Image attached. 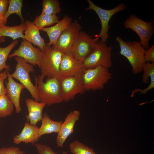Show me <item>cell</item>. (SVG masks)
<instances>
[{
	"label": "cell",
	"mask_w": 154,
	"mask_h": 154,
	"mask_svg": "<svg viewBox=\"0 0 154 154\" xmlns=\"http://www.w3.org/2000/svg\"><path fill=\"white\" fill-rule=\"evenodd\" d=\"M9 0H0V15L4 17L7 10Z\"/></svg>",
	"instance_id": "obj_33"
},
{
	"label": "cell",
	"mask_w": 154,
	"mask_h": 154,
	"mask_svg": "<svg viewBox=\"0 0 154 154\" xmlns=\"http://www.w3.org/2000/svg\"><path fill=\"white\" fill-rule=\"evenodd\" d=\"M145 62H151L154 63V45L148 50H145Z\"/></svg>",
	"instance_id": "obj_32"
},
{
	"label": "cell",
	"mask_w": 154,
	"mask_h": 154,
	"mask_svg": "<svg viewBox=\"0 0 154 154\" xmlns=\"http://www.w3.org/2000/svg\"><path fill=\"white\" fill-rule=\"evenodd\" d=\"M85 70L83 62L75 59L71 54L63 55L60 67V77L82 75Z\"/></svg>",
	"instance_id": "obj_14"
},
{
	"label": "cell",
	"mask_w": 154,
	"mask_h": 154,
	"mask_svg": "<svg viewBox=\"0 0 154 154\" xmlns=\"http://www.w3.org/2000/svg\"><path fill=\"white\" fill-rule=\"evenodd\" d=\"M87 1L89 5L85 10H92L95 11L99 17L101 23L100 32L93 40L94 41H98L100 38V42L106 43L109 37L108 31L110 26L109 25V23L110 19L115 13L125 10L126 8L125 4L121 3L112 9L107 10L97 6L90 0Z\"/></svg>",
	"instance_id": "obj_7"
},
{
	"label": "cell",
	"mask_w": 154,
	"mask_h": 154,
	"mask_svg": "<svg viewBox=\"0 0 154 154\" xmlns=\"http://www.w3.org/2000/svg\"><path fill=\"white\" fill-rule=\"evenodd\" d=\"M42 6V14L56 15L61 11L60 2L58 0H43Z\"/></svg>",
	"instance_id": "obj_24"
},
{
	"label": "cell",
	"mask_w": 154,
	"mask_h": 154,
	"mask_svg": "<svg viewBox=\"0 0 154 154\" xmlns=\"http://www.w3.org/2000/svg\"><path fill=\"white\" fill-rule=\"evenodd\" d=\"M26 28V24L24 23L14 26L4 25L0 27V37H8L12 38L14 41L19 38L24 39V35L23 33Z\"/></svg>",
	"instance_id": "obj_21"
},
{
	"label": "cell",
	"mask_w": 154,
	"mask_h": 154,
	"mask_svg": "<svg viewBox=\"0 0 154 154\" xmlns=\"http://www.w3.org/2000/svg\"><path fill=\"white\" fill-rule=\"evenodd\" d=\"M14 106L5 94L0 96V118L11 115L14 110Z\"/></svg>",
	"instance_id": "obj_23"
},
{
	"label": "cell",
	"mask_w": 154,
	"mask_h": 154,
	"mask_svg": "<svg viewBox=\"0 0 154 154\" xmlns=\"http://www.w3.org/2000/svg\"><path fill=\"white\" fill-rule=\"evenodd\" d=\"M8 75L6 70H4L2 72H0V96L5 94L6 92L5 88L4 85V81L7 78Z\"/></svg>",
	"instance_id": "obj_31"
},
{
	"label": "cell",
	"mask_w": 154,
	"mask_h": 154,
	"mask_svg": "<svg viewBox=\"0 0 154 154\" xmlns=\"http://www.w3.org/2000/svg\"><path fill=\"white\" fill-rule=\"evenodd\" d=\"M25 102L28 112L26 116L27 121L32 125H36L42 119V112L46 104L29 98L26 99Z\"/></svg>",
	"instance_id": "obj_18"
},
{
	"label": "cell",
	"mask_w": 154,
	"mask_h": 154,
	"mask_svg": "<svg viewBox=\"0 0 154 154\" xmlns=\"http://www.w3.org/2000/svg\"><path fill=\"white\" fill-rule=\"evenodd\" d=\"M113 47L106 43L98 42L96 45L83 62L85 69L101 66L109 68L112 66Z\"/></svg>",
	"instance_id": "obj_6"
},
{
	"label": "cell",
	"mask_w": 154,
	"mask_h": 154,
	"mask_svg": "<svg viewBox=\"0 0 154 154\" xmlns=\"http://www.w3.org/2000/svg\"><path fill=\"white\" fill-rule=\"evenodd\" d=\"M15 58L17 64L14 72L11 74V76L20 81V83L29 91L35 101L40 102L36 86L33 84L29 76L30 73L33 72L35 70L33 66L21 57L15 56Z\"/></svg>",
	"instance_id": "obj_8"
},
{
	"label": "cell",
	"mask_w": 154,
	"mask_h": 154,
	"mask_svg": "<svg viewBox=\"0 0 154 154\" xmlns=\"http://www.w3.org/2000/svg\"><path fill=\"white\" fill-rule=\"evenodd\" d=\"M80 115V112L77 110L72 111L67 115L56 137V143L58 147H62L67 138L74 132L75 124L79 119Z\"/></svg>",
	"instance_id": "obj_13"
},
{
	"label": "cell",
	"mask_w": 154,
	"mask_h": 154,
	"mask_svg": "<svg viewBox=\"0 0 154 154\" xmlns=\"http://www.w3.org/2000/svg\"><path fill=\"white\" fill-rule=\"evenodd\" d=\"M82 28L78 21L75 20L62 32L52 47L63 54H71L73 46Z\"/></svg>",
	"instance_id": "obj_9"
},
{
	"label": "cell",
	"mask_w": 154,
	"mask_h": 154,
	"mask_svg": "<svg viewBox=\"0 0 154 154\" xmlns=\"http://www.w3.org/2000/svg\"><path fill=\"white\" fill-rule=\"evenodd\" d=\"M108 68L99 66L86 69L82 75L85 91H96L104 89L112 77Z\"/></svg>",
	"instance_id": "obj_4"
},
{
	"label": "cell",
	"mask_w": 154,
	"mask_h": 154,
	"mask_svg": "<svg viewBox=\"0 0 154 154\" xmlns=\"http://www.w3.org/2000/svg\"><path fill=\"white\" fill-rule=\"evenodd\" d=\"M82 75L59 78L64 101L68 102L72 100L77 94H83L86 91L84 87Z\"/></svg>",
	"instance_id": "obj_11"
},
{
	"label": "cell",
	"mask_w": 154,
	"mask_h": 154,
	"mask_svg": "<svg viewBox=\"0 0 154 154\" xmlns=\"http://www.w3.org/2000/svg\"><path fill=\"white\" fill-rule=\"evenodd\" d=\"M143 70V74L142 80L143 83L147 84L149 82V77L151 78V81H154V63H150L147 62L144 64Z\"/></svg>",
	"instance_id": "obj_28"
},
{
	"label": "cell",
	"mask_w": 154,
	"mask_h": 154,
	"mask_svg": "<svg viewBox=\"0 0 154 154\" xmlns=\"http://www.w3.org/2000/svg\"><path fill=\"white\" fill-rule=\"evenodd\" d=\"M23 6V1L22 0H9L8 8L4 16V17L7 20L11 15L16 14L20 18L22 23H24L22 13Z\"/></svg>",
	"instance_id": "obj_26"
},
{
	"label": "cell",
	"mask_w": 154,
	"mask_h": 154,
	"mask_svg": "<svg viewBox=\"0 0 154 154\" xmlns=\"http://www.w3.org/2000/svg\"><path fill=\"white\" fill-rule=\"evenodd\" d=\"M25 23L26 28L24 32V39L37 46L41 50H43L46 44L40 35V30L30 21L26 20Z\"/></svg>",
	"instance_id": "obj_19"
},
{
	"label": "cell",
	"mask_w": 154,
	"mask_h": 154,
	"mask_svg": "<svg viewBox=\"0 0 154 154\" xmlns=\"http://www.w3.org/2000/svg\"><path fill=\"white\" fill-rule=\"evenodd\" d=\"M63 122L62 121H57L52 120L46 112L44 113L41 120V125L38 131L39 137L40 138L44 135L53 133H58Z\"/></svg>",
	"instance_id": "obj_20"
},
{
	"label": "cell",
	"mask_w": 154,
	"mask_h": 154,
	"mask_svg": "<svg viewBox=\"0 0 154 154\" xmlns=\"http://www.w3.org/2000/svg\"><path fill=\"white\" fill-rule=\"evenodd\" d=\"M72 22V18L65 15L54 25L41 29L40 30L46 33L49 37V41L46 44L49 46H54L61 34L69 27Z\"/></svg>",
	"instance_id": "obj_16"
},
{
	"label": "cell",
	"mask_w": 154,
	"mask_h": 154,
	"mask_svg": "<svg viewBox=\"0 0 154 154\" xmlns=\"http://www.w3.org/2000/svg\"><path fill=\"white\" fill-rule=\"evenodd\" d=\"M0 154H25L20 148L13 146L0 148Z\"/></svg>",
	"instance_id": "obj_30"
},
{
	"label": "cell",
	"mask_w": 154,
	"mask_h": 154,
	"mask_svg": "<svg viewBox=\"0 0 154 154\" xmlns=\"http://www.w3.org/2000/svg\"><path fill=\"white\" fill-rule=\"evenodd\" d=\"M126 29H130L139 36L140 42L145 50L150 48L149 41L154 33V20L145 21L134 14H131L123 23Z\"/></svg>",
	"instance_id": "obj_5"
},
{
	"label": "cell",
	"mask_w": 154,
	"mask_h": 154,
	"mask_svg": "<svg viewBox=\"0 0 154 154\" xmlns=\"http://www.w3.org/2000/svg\"><path fill=\"white\" fill-rule=\"evenodd\" d=\"M34 145L36 147L37 154H59L54 152L49 146L39 143H35Z\"/></svg>",
	"instance_id": "obj_29"
},
{
	"label": "cell",
	"mask_w": 154,
	"mask_h": 154,
	"mask_svg": "<svg viewBox=\"0 0 154 154\" xmlns=\"http://www.w3.org/2000/svg\"><path fill=\"white\" fill-rule=\"evenodd\" d=\"M63 53L46 44L41 54L40 76L43 78L60 77V67Z\"/></svg>",
	"instance_id": "obj_3"
},
{
	"label": "cell",
	"mask_w": 154,
	"mask_h": 154,
	"mask_svg": "<svg viewBox=\"0 0 154 154\" xmlns=\"http://www.w3.org/2000/svg\"><path fill=\"white\" fill-rule=\"evenodd\" d=\"M39 129L36 125H32L28 122H25L21 132L13 137V143L16 145L21 142L34 144L40 138L38 135Z\"/></svg>",
	"instance_id": "obj_17"
},
{
	"label": "cell",
	"mask_w": 154,
	"mask_h": 154,
	"mask_svg": "<svg viewBox=\"0 0 154 154\" xmlns=\"http://www.w3.org/2000/svg\"><path fill=\"white\" fill-rule=\"evenodd\" d=\"M98 42L94 41L91 35L80 31L73 47L72 56L76 60L83 62Z\"/></svg>",
	"instance_id": "obj_10"
},
{
	"label": "cell",
	"mask_w": 154,
	"mask_h": 154,
	"mask_svg": "<svg viewBox=\"0 0 154 154\" xmlns=\"http://www.w3.org/2000/svg\"><path fill=\"white\" fill-rule=\"evenodd\" d=\"M120 48V54L128 60L132 67L133 74H136L143 71L146 62L145 58V50L140 41H126L119 37L116 38Z\"/></svg>",
	"instance_id": "obj_2"
},
{
	"label": "cell",
	"mask_w": 154,
	"mask_h": 154,
	"mask_svg": "<svg viewBox=\"0 0 154 154\" xmlns=\"http://www.w3.org/2000/svg\"><path fill=\"white\" fill-rule=\"evenodd\" d=\"M23 40L19 48L9 55L8 57H19L28 63L32 65H37L39 67L42 50L38 47H34L25 39Z\"/></svg>",
	"instance_id": "obj_12"
},
{
	"label": "cell",
	"mask_w": 154,
	"mask_h": 154,
	"mask_svg": "<svg viewBox=\"0 0 154 154\" xmlns=\"http://www.w3.org/2000/svg\"><path fill=\"white\" fill-rule=\"evenodd\" d=\"M59 18L57 15L41 13L36 17L33 22L40 30L46 27L50 26L57 23L59 21Z\"/></svg>",
	"instance_id": "obj_22"
},
{
	"label": "cell",
	"mask_w": 154,
	"mask_h": 154,
	"mask_svg": "<svg viewBox=\"0 0 154 154\" xmlns=\"http://www.w3.org/2000/svg\"><path fill=\"white\" fill-rule=\"evenodd\" d=\"M62 154H68L66 152L62 151Z\"/></svg>",
	"instance_id": "obj_35"
},
{
	"label": "cell",
	"mask_w": 154,
	"mask_h": 154,
	"mask_svg": "<svg viewBox=\"0 0 154 154\" xmlns=\"http://www.w3.org/2000/svg\"><path fill=\"white\" fill-rule=\"evenodd\" d=\"M7 71L8 80L5 82L6 94L13 104L16 113L19 114L22 111L20 104L21 94L25 88L22 84L15 81L9 71Z\"/></svg>",
	"instance_id": "obj_15"
},
{
	"label": "cell",
	"mask_w": 154,
	"mask_h": 154,
	"mask_svg": "<svg viewBox=\"0 0 154 154\" xmlns=\"http://www.w3.org/2000/svg\"><path fill=\"white\" fill-rule=\"evenodd\" d=\"M18 42V40H16L6 47L0 46V71L4 69L8 71L10 70L9 66L6 64V62L10 52Z\"/></svg>",
	"instance_id": "obj_25"
},
{
	"label": "cell",
	"mask_w": 154,
	"mask_h": 154,
	"mask_svg": "<svg viewBox=\"0 0 154 154\" xmlns=\"http://www.w3.org/2000/svg\"><path fill=\"white\" fill-rule=\"evenodd\" d=\"M69 147L72 154H97L92 149L78 140H75L71 143Z\"/></svg>",
	"instance_id": "obj_27"
},
{
	"label": "cell",
	"mask_w": 154,
	"mask_h": 154,
	"mask_svg": "<svg viewBox=\"0 0 154 154\" xmlns=\"http://www.w3.org/2000/svg\"><path fill=\"white\" fill-rule=\"evenodd\" d=\"M38 97L40 102L50 106L64 102L59 78H47L45 82L40 75L35 76Z\"/></svg>",
	"instance_id": "obj_1"
},
{
	"label": "cell",
	"mask_w": 154,
	"mask_h": 154,
	"mask_svg": "<svg viewBox=\"0 0 154 154\" xmlns=\"http://www.w3.org/2000/svg\"><path fill=\"white\" fill-rule=\"evenodd\" d=\"M7 19H5L4 17L0 15V27L5 25Z\"/></svg>",
	"instance_id": "obj_34"
}]
</instances>
